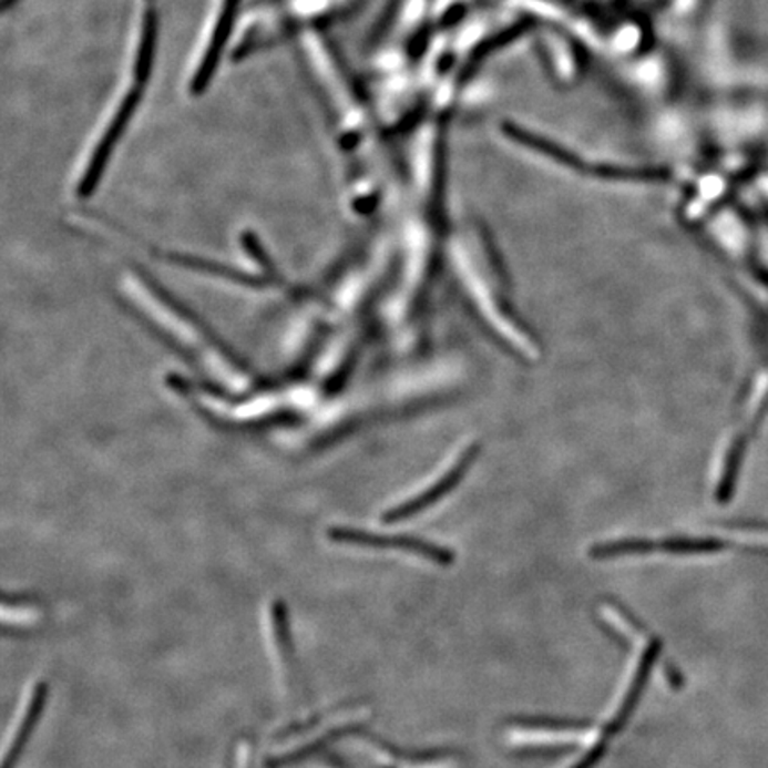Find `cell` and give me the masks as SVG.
Wrapping results in <instances>:
<instances>
[{
	"label": "cell",
	"mask_w": 768,
	"mask_h": 768,
	"mask_svg": "<svg viewBox=\"0 0 768 768\" xmlns=\"http://www.w3.org/2000/svg\"><path fill=\"white\" fill-rule=\"evenodd\" d=\"M155 43H157V19H155V14L150 13L146 20H144L140 52H137V61H135V76L140 81H146V76L150 75Z\"/></svg>",
	"instance_id": "cell-3"
},
{
	"label": "cell",
	"mask_w": 768,
	"mask_h": 768,
	"mask_svg": "<svg viewBox=\"0 0 768 768\" xmlns=\"http://www.w3.org/2000/svg\"><path fill=\"white\" fill-rule=\"evenodd\" d=\"M10 2H13V0H6V6L10 4Z\"/></svg>",
	"instance_id": "cell-4"
},
{
	"label": "cell",
	"mask_w": 768,
	"mask_h": 768,
	"mask_svg": "<svg viewBox=\"0 0 768 768\" xmlns=\"http://www.w3.org/2000/svg\"><path fill=\"white\" fill-rule=\"evenodd\" d=\"M137 102H140V95H137V93H131V95L123 100V104L120 105L117 113L114 114V120L111 122V125H109L107 131H105L104 137L100 141L95 152H93L90 166H88L84 178H82L81 185H79V191H81L82 196H88V194L95 191L96 184H99L100 178L104 175L105 166H107L109 157H111L114 146H116L117 141L122 137L123 131H125V126L129 125L132 116H134Z\"/></svg>",
	"instance_id": "cell-1"
},
{
	"label": "cell",
	"mask_w": 768,
	"mask_h": 768,
	"mask_svg": "<svg viewBox=\"0 0 768 768\" xmlns=\"http://www.w3.org/2000/svg\"><path fill=\"white\" fill-rule=\"evenodd\" d=\"M238 6H240V0H225L223 2V10H221L219 19H217L216 29H214V34H212L207 52H205V58H203L198 72L194 75L193 85H191L193 93H196V95L207 90L212 76L216 73L217 66H219L221 55H223L226 41H228L229 34H232L235 19H237Z\"/></svg>",
	"instance_id": "cell-2"
}]
</instances>
